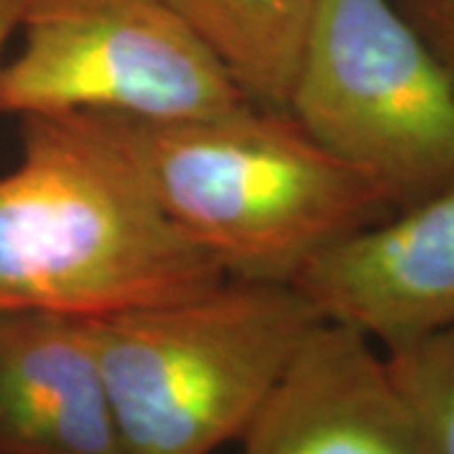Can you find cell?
Here are the masks:
<instances>
[{"label": "cell", "instance_id": "5b68a950", "mask_svg": "<svg viewBox=\"0 0 454 454\" xmlns=\"http://www.w3.org/2000/svg\"><path fill=\"white\" fill-rule=\"evenodd\" d=\"M0 114L190 119L250 104L167 0H28Z\"/></svg>", "mask_w": 454, "mask_h": 454}, {"label": "cell", "instance_id": "3957f363", "mask_svg": "<svg viewBox=\"0 0 454 454\" xmlns=\"http://www.w3.org/2000/svg\"><path fill=\"white\" fill-rule=\"evenodd\" d=\"M324 318L293 283L207 291L89 321L127 454H215L243 439Z\"/></svg>", "mask_w": 454, "mask_h": 454}, {"label": "cell", "instance_id": "30bf717a", "mask_svg": "<svg viewBox=\"0 0 454 454\" xmlns=\"http://www.w3.org/2000/svg\"><path fill=\"white\" fill-rule=\"evenodd\" d=\"M427 454H454V324L381 351Z\"/></svg>", "mask_w": 454, "mask_h": 454}, {"label": "cell", "instance_id": "9c48e42d", "mask_svg": "<svg viewBox=\"0 0 454 454\" xmlns=\"http://www.w3.org/2000/svg\"><path fill=\"white\" fill-rule=\"evenodd\" d=\"M253 106L288 112L318 0H167Z\"/></svg>", "mask_w": 454, "mask_h": 454}, {"label": "cell", "instance_id": "8fae6325", "mask_svg": "<svg viewBox=\"0 0 454 454\" xmlns=\"http://www.w3.org/2000/svg\"><path fill=\"white\" fill-rule=\"evenodd\" d=\"M454 79V0H394Z\"/></svg>", "mask_w": 454, "mask_h": 454}, {"label": "cell", "instance_id": "7c38bea8", "mask_svg": "<svg viewBox=\"0 0 454 454\" xmlns=\"http://www.w3.org/2000/svg\"><path fill=\"white\" fill-rule=\"evenodd\" d=\"M26 11H28V0H0V71L5 64V59H3L5 46L20 31Z\"/></svg>", "mask_w": 454, "mask_h": 454}, {"label": "cell", "instance_id": "6da1fadb", "mask_svg": "<svg viewBox=\"0 0 454 454\" xmlns=\"http://www.w3.org/2000/svg\"><path fill=\"white\" fill-rule=\"evenodd\" d=\"M220 280L89 114L20 116V160L0 175V313L97 321Z\"/></svg>", "mask_w": 454, "mask_h": 454}, {"label": "cell", "instance_id": "7a4b0ae2", "mask_svg": "<svg viewBox=\"0 0 454 454\" xmlns=\"http://www.w3.org/2000/svg\"><path fill=\"white\" fill-rule=\"evenodd\" d=\"M89 116L225 278L293 283L328 245L394 212L373 179L316 145L288 112L240 104L190 119Z\"/></svg>", "mask_w": 454, "mask_h": 454}, {"label": "cell", "instance_id": "8992f818", "mask_svg": "<svg viewBox=\"0 0 454 454\" xmlns=\"http://www.w3.org/2000/svg\"><path fill=\"white\" fill-rule=\"evenodd\" d=\"M293 286L384 351L454 324V184L328 245Z\"/></svg>", "mask_w": 454, "mask_h": 454}, {"label": "cell", "instance_id": "52a82bcc", "mask_svg": "<svg viewBox=\"0 0 454 454\" xmlns=\"http://www.w3.org/2000/svg\"><path fill=\"white\" fill-rule=\"evenodd\" d=\"M243 454H427L384 354L321 321L243 434Z\"/></svg>", "mask_w": 454, "mask_h": 454}, {"label": "cell", "instance_id": "277c9868", "mask_svg": "<svg viewBox=\"0 0 454 454\" xmlns=\"http://www.w3.org/2000/svg\"><path fill=\"white\" fill-rule=\"evenodd\" d=\"M288 114L394 212L454 184V79L394 0H318Z\"/></svg>", "mask_w": 454, "mask_h": 454}, {"label": "cell", "instance_id": "ba28073f", "mask_svg": "<svg viewBox=\"0 0 454 454\" xmlns=\"http://www.w3.org/2000/svg\"><path fill=\"white\" fill-rule=\"evenodd\" d=\"M0 454H127L89 321L0 313Z\"/></svg>", "mask_w": 454, "mask_h": 454}]
</instances>
